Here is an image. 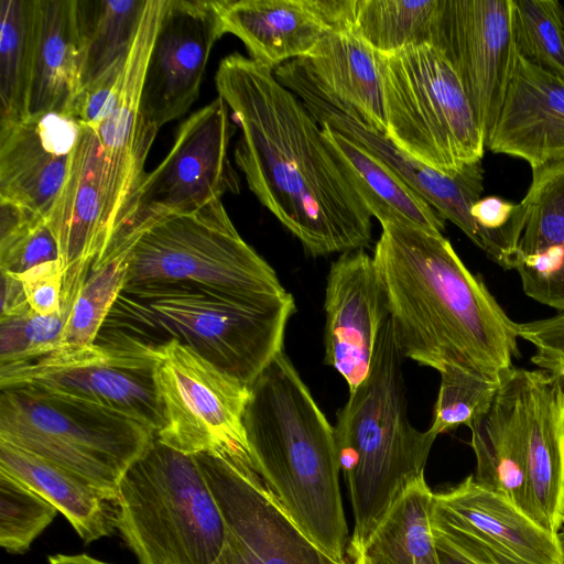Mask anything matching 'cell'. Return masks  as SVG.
<instances>
[{
	"mask_svg": "<svg viewBox=\"0 0 564 564\" xmlns=\"http://www.w3.org/2000/svg\"><path fill=\"white\" fill-rule=\"evenodd\" d=\"M147 1L76 0L80 91L124 65Z\"/></svg>",
	"mask_w": 564,
	"mask_h": 564,
	"instance_id": "obj_31",
	"label": "cell"
},
{
	"mask_svg": "<svg viewBox=\"0 0 564 564\" xmlns=\"http://www.w3.org/2000/svg\"><path fill=\"white\" fill-rule=\"evenodd\" d=\"M59 260L56 236L48 219L36 217L0 237V271L19 274L35 265Z\"/></svg>",
	"mask_w": 564,
	"mask_h": 564,
	"instance_id": "obj_40",
	"label": "cell"
},
{
	"mask_svg": "<svg viewBox=\"0 0 564 564\" xmlns=\"http://www.w3.org/2000/svg\"><path fill=\"white\" fill-rule=\"evenodd\" d=\"M431 517L509 555L533 564H564L560 534H552L473 475L433 492Z\"/></svg>",
	"mask_w": 564,
	"mask_h": 564,
	"instance_id": "obj_25",
	"label": "cell"
},
{
	"mask_svg": "<svg viewBox=\"0 0 564 564\" xmlns=\"http://www.w3.org/2000/svg\"><path fill=\"white\" fill-rule=\"evenodd\" d=\"M381 228L372 258L404 358L500 383L519 356L517 323L443 234Z\"/></svg>",
	"mask_w": 564,
	"mask_h": 564,
	"instance_id": "obj_2",
	"label": "cell"
},
{
	"mask_svg": "<svg viewBox=\"0 0 564 564\" xmlns=\"http://www.w3.org/2000/svg\"><path fill=\"white\" fill-rule=\"evenodd\" d=\"M379 55L386 137L445 173L481 161L486 139L446 56L431 44Z\"/></svg>",
	"mask_w": 564,
	"mask_h": 564,
	"instance_id": "obj_8",
	"label": "cell"
},
{
	"mask_svg": "<svg viewBox=\"0 0 564 564\" xmlns=\"http://www.w3.org/2000/svg\"><path fill=\"white\" fill-rule=\"evenodd\" d=\"M517 53L564 79V7L556 0H513Z\"/></svg>",
	"mask_w": 564,
	"mask_h": 564,
	"instance_id": "obj_35",
	"label": "cell"
},
{
	"mask_svg": "<svg viewBox=\"0 0 564 564\" xmlns=\"http://www.w3.org/2000/svg\"><path fill=\"white\" fill-rule=\"evenodd\" d=\"M127 254L90 270L70 307L58 346L95 343L127 278Z\"/></svg>",
	"mask_w": 564,
	"mask_h": 564,
	"instance_id": "obj_36",
	"label": "cell"
},
{
	"mask_svg": "<svg viewBox=\"0 0 564 564\" xmlns=\"http://www.w3.org/2000/svg\"><path fill=\"white\" fill-rule=\"evenodd\" d=\"M321 128L368 212L380 225L390 223L443 234L445 220L397 174L336 130L326 124Z\"/></svg>",
	"mask_w": 564,
	"mask_h": 564,
	"instance_id": "obj_30",
	"label": "cell"
},
{
	"mask_svg": "<svg viewBox=\"0 0 564 564\" xmlns=\"http://www.w3.org/2000/svg\"><path fill=\"white\" fill-rule=\"evenodd\" d=\"M80 124L48 112L0 126V198L50 219L68 178Z\"/></svg>",
	"mask_w": 564,
	"mask_h": 564,
	"instance_id": "obj_20",
	"label": "cell"
},
{
	"mask_svg": "<svg viewBox=\"0 0 564 564\" xmlns=\"http://www.w3.org/2000/svg\"><path fill=\"white\" fill-rule=\"evenodd\" d=\"M0 470L50 501L85 543L110 536L117 530L118 494L3 441H0Z\"/></svg>",
	"mask_w": 564,
	"mask_h": 564,
	"instance_id": "obj_27",
	"label": "cell"
},
{
	"mask_svg": "<svg viewBox=\"0 0 564 564\" xmlns=\"http://www.w3.org/2000/svg\"><path fill=\"white\" fill-rule=\"evenodd\" d=\"M155 433L119 412L69 398L1 390L0 441L118 494Z\"/></svg>",
	"mask_w": 564,
	"mask_h": 564,
	"instance_id": "obj_9",
	"label": "cell"
},
{
	"mask_svg": "<svg viewBox=\"0 0 564 564\" xmlns=\"http://www.w3.org/2000/svg\"><path fill=\"white\" fill-rule=\"evenodd\" d=\"M106 166L96 132L80 124L67 182L48 219L64 272L62 305L72 306L104 246Z\"/></svg>",
	"mask_w": 564,
	"mask_h": 564,
	"instance_id": "obj_21",
	"label": "cell"
},
{
	"mask_svg": "<svg viewBox=\"0 0 564 564\" xmlns=\"http://www.w3.org/2000/svg\"><path fill=\"white\" fill-rule=\"evenodd\" d=\"M513 0H438L430 44L456 72L486 142L499 116L517 51Z\"/></svg>",
	"mask_w": 564,
	"mask_h": 564,
	"instance_id": "obj_15",
	"label": "cell"
},
{
	"mask_svg": "<svg viewBox=\"0 0 564 564\" xmlns=\"http://www.w3.org/2000/svg\"><path fill=\"white\" fill-rule=\"evenodd\" d=\"M145 350L163 417L156 440L187 455L249 454L243 415L250 387L177 341Z\"/></svg>",
	"mask_w": 564,
	"mask_h": 564,
	"instance_id": "obj_11",
	"label": "cell"
},
{
	"mask_svg": "<svg viewBox=\"0 0 564 564\" xmlns=\"http://www.w3.org/2000/svg\"><path fill=\"white\" fill-rule=\"evenodd\" d=\"M215 82L240 127L235 161L258 200L313 257L368 247L372 216L318 122L273 69L234 53Z\"/></svg>",
	"mask_w": 564,
	"mask_h": 564,
	"instance_id": "obj_1",
	"label": "cell"
},
{
	"mask_svg": "<svg viewBox=\"0 0 564 564\" xmlns=\"http://www.w3.org/2000/svg\"><path fill=\"white\" fill-rule=\"evenodd\" d=\"M243 426L256 469L292 521L333 558L347 561L334 427L283 350L251 384Z\"/></svg>",
	"mask_w": 564,
	"mask_h": 564,
	"instance_id": "obj_3",
	"label": "cell"
},
{
	"mask_svg": "<svg viewBox=\"0 0 564 564\" xmlns=\"http://www.w3.org/2000/svg\"><path fill=\"white\" fill-rule=\"evenodd\" d=\"M273 74L299 97L319 126L330 127L383 163L489 258V239L470 214L471 206L484 193L485 170L481 161L452 173L435 170L400 150L386 134L365 126L344 104L319 86L297 58L281 64L273 69Z\"/></svg>",
	"mask_w": 564,
	"mask_h": 564,
	"instance_id": "obj_14",
	"label": "cell"
},
{
	"mask_svg": "<svg viewBox=\"0 0 564 564\" xmlns=\"http://www.w3.org/2000/svg\"><path fill=\"white\" fill-rule=\"evenodd\" d=\"M441 373V384L429 429L438 436L474 422L490 406L500 383L467 370L448 367Z\"/></svg>",
	"mask_w": 564,
	"mask_h": 564,
	"instance_id": "obj_38",
	"label": "cell"
},
{
	"mask_svg": "<svg viewBox=\"0 0 564 564\" xmlns=\"http://www.w3.org/2000/svg\"><path fill=\"white\" fill-rule=\"evenodd\" d=\"M234 130L228 106L219 96L183 121L169 154L145 173L90 270L127 254L154 225L193 213L226 193H238L239 180L228 158Z\"/></svg>",
	"mask_w": 564,
	"mask_h": 564,
	"instance_id": "obj_10",
	"label": "cell"
},
{
	"mask_svg": "<svg viewBox=\"0 0 564 564\" xmlns=\"http://www.w3.org/2000/svg\"><path fill=\"white\" fill-rule=\"evenodd\" d=\"M430 525L441 564H533L432 518Z\"/></svg>",
	"mask_w": 564,
	"mask_h": 564,
	"instance_id": "obj_41",
	"label": "cell"
},
{
	"mask_svg": "<svg viewBox=\"0 0 564 564\" xmlns=\"http://www.w3.org/2000/svg\"><path fill=\"white\" fill-rule=\"evenodd\" d=\"M326 365L344 377L349 392L368 376L380 330L389 316L373 258L346 251L332 263L326 282Z\"/></svg>",
	"mask_w": 564,
	"mask_h": 564,
	"instance_id": "obj_18",
	"label": "cell"
},
{
	"mask_svg": "<svg viewBox=\"0 0 564 564\" xmlns=\"http://www.w3.org/2000/svg\"><path fill=\"white\" fill-rule=\"evenodd\" d=\"M562 529H563V531H562V533H560V536H561V540H562V543H563V546H564V523H563Z\"/></svg>",
	"mask_w": 564,
	"mask_h": 564,
	"instance_id": "obj_46",
	"label": "cell"
},
{
	"mask_svg": "<svg viewBox=\"0 0 564 564\" xmlns=\"http://www.w3.org/2000/svg\"><path fill=\"white\" fill-rule=\"evenodd\" d=\"M433 491L414 480L391 507L355 564H441L430 525Z\"/></svg>",
	"mask_w": 564,
	"mask_h": 564,
	"instance_id": "obj_32",
	"label": "cell"
},
{
	"mask_svg": "<svg viewBox=\"0 0 564 564\" xmlns=\"http://www.w3.org/2000/svg\"><path fill=\"white\" fill-rule=\"evenodd\" d=\"M76 0H37L29 117L70 115L79 95Z\"/></svg>",
	"mask_w": 564,
	"mask_h": 564,
	"instance_id": "obj_29",
	"label": "cell"
},
{
	"mask_svg": "<svg viewBox=\"0 0 564 564\" xmlns=\"http://www.w3.org/2000/svg\"><path fill=\"white\" fill-rule=\"evenodd\" d=\"M0 126L29 118L37 0H1Z\"/></svg>",
	"mask_w": 564,
	"mask_h": 564,
	"instance_id": "obj_33",
	"label": "cell"
},
{
	"mask_svg": "<svg viewBox=\"0 0 564 564\" xmlns=\"http://www.w3.org/2000/svg\"><path fill=\"white\" fill-rule=\"evenodd\" d=\"M117 531L139 564H214L226 524L194 455L154 437L118 487Z\"/></svg>",
	"mask_w": 564,
	"mask_h": 564,
	"instance_id": "obj_6",
	"label": "cell"
},
{
	"mask_svg": "<svg viewBox=\"0 0 564 564\" xmlns=\"http://www.w3.org/2000/svg\"><path fill=\"white\" fill-rule=\"evenodd\" d=\"M486 148L521 159L531 170L564 159V79L517 53Z\"/></svg>",
	"mask_w": 564,
	"mask_h": 564,
	"instance_id": "obj_22",
	"label": "cell"
},
{
	"mask_svg": "<svg viewBox=\"0 0 564 564\" xmlns=\"http://www.w3.org/2000/svg\"><path fill=\"white\" fill-rule=\"evenodd\" d=\"M127 260L123 288L189 284L250 305L290 294L272 267L241 238L221 198L154 225L133 242Z\"/></svg>",
	"mask_w": 564,
	"mask_h": 564,
	"instance_id": "obj_7",
	"label": "cell"
},
{
	"mask_svg": "<svg viewBox=\"0 0 564 564\" xmlns=\"http://www.w3.org/2000/svg\"><path fill=\"white\" fill-rule=\"evenodd\" d=\"M166 0H148L140 26L116 84L111 106L93 129L100 142L106 166L104 246L145 175L144 164L159 131L150 126L141 110V96L149 57Z\"/></svg>",
	"mask_w": 564,
	"mask_h": 564,
	"instance_id": "obj_16",
	"label": "cell"
},
{
	"mask_svg": "<svg viewBox=\"0 0 564 564\" xmlns=\"http://www.w3.org/2000/svg\"><path fill=\"white\" fill-rule=\"evenodd\" d=\"M57 512L35 490L0 470V546L6 552L25 553Z\"/></svg>",
	"mask_w": 564,
	"mask_h": 564,
	"instance_id": "obj_37",
	"label": "cell"
},
{
	"mask_svg": "<svg viewBox=\"0 0 564 564\" xmlns=\"http://www.w3.org/2000/svg\"><path fill=\"white\" fill-rule=\"evenodd\" d=\"M294 311L291 294L250 305L189 284L123 288L95 344L145 349L174 340L251 387L283 350Z\"/></svg>",
	"mask_w": 564,
	"mask_h": 564,
	"instance_id": "obj_5",
	"label": "cell"
},
{
	"mask_svg": "<svg viewBox=\"0 0 564 564\" xmlns=\"http://www.w3.org/2000/svg\"><path fill=\"white\" fill-rule=\"evenodd\" d=\"M69 313L41 315L32 310L0 319V365L24 361L58 347Z\"/></svg>",
	"mask_w": 564,
	"mask_h": 564,
	"instance_id": "obj_39",
	"label": "cell"
},
{
	"mask_svg": "<svg viewBox=\"0 0 564 564\" xmlns=\"http://www.w3.org/2000/svg\"><path fill=\"white\" fill-rule=\"evenodd\" d=\"M226 524L214 564H355L333 558L292 521L249 454H197Z\"/></svg>",
	"mask_w": 564,
	"mask_h": 564,
	"instance_id": "obj_13",
	"label": "cell"
},
{
	"mask_svg": "<svg viewBox=\"0 0 564 564\" xmlns=\"http://www.w3.org/2000/svg\"><path fill=\"white\" fill-rule=\"evenodd\" d=\"M305 72L365 126L387 132L379 55L351 30L333 32L305 57Z\"/></svg>",
	"mask_w": 564,
	"mask_h": 564,
	"instance_id": "obj_28",
	"label": "cell"
},
{
	"mask_svg": "<svg viewBox=\"0 0 564 564\" xmlns=\"http://www.w3.org/2000/svg\"><path fill=\"white\" fill-rule=\"evenodd\" d=\"M31 311L20 280L12 273L1 271L0 319L21 316Z\"/></svg>",
	"mask_w": 564,
	"mask_h": 564,
	"instance_id": "obj_44",
	"label": "cell"
},
{
	"mask_svg": "<svg viewBox=\"0 0 564 564\" xmlns=\"http://www.w3.org/2000/svg\"><path fill=\"white\" fill-rule=\"evenodd\" d=\"M438 0H355L352 32L380 54L430 44Z\"/></svg>",
	"mask_w": 564,
	"mask_h": 564,
	"instance_id": "obj_34",
	"label": "cell"
},
{
	"mask_svg": "<svg viewBox=\"0 0 564 564\" xmlns=\"http://www.w3.org/2000/svg\"><path fill=\"white\" fill-rule=\"evenodd\" d=\"M514 219L520 239L513 270L524 293L564 311V159L532 170Z\"/></svg>",
	"mask_w": 564,
	"mask_h": 564,
	"instance_id": "obj_23",
	"label": "cell"
},
{
	"mask_svg": "<svg viewBox=\"0 0 564 564\" xmlns=\"http://www.w3.org/2000/svg\"><path fill=\"white\" fill-rule=\"evenodd\" d=\"M48 564H113L95 558L88 554H54L48 556Z\"/></svg>",
	"mask_w": 564,
	"mask_h": 564,
	"instance_id": "obj_45",
	"label": "cell"
},
{
	"mask_svg": "<svg viewBox=\"0 0 564 564\" xmlns=\"http://www.w3.org/2000/svg\"><path fill=\"white\" fill-rule=\"evenodd\" d=\"M14 275L22 283L33 312L41 315L61 313L64 272L59 260L35 265Z\"/></svg>",
	"mask_w": 564,
	"mask_h": 564,
	"instance_id": "obj_43",
	"label": "cell"
},
{
	"mask_svg": "<svg viewBox=\"0 0 564 564\" xmlns=\"http://www.w3.org/2000/svg\"><path fill=\"white\" fill-rule=\"evenodd\" d=\"M527 478L535 521L552 534L564 523V390L543 369L518 368Z\"/></svg>",
	"mask_w": 564,
	"mask_h": 564,
	"instance_id": "obj_24",
	"label": "cell"
},
{
	"mask_svg": "<svg viewBox=\"0 0 564 564\" xmlns=\"http://www.w3.org/2000/svg\"><path fill=\"white\" fill-rule=\"evenodd\" d=\"M225 33L271 69L307 56L333 32L352 30L355 0H217Z\"/></svg>",
	"mask_w": 564,
	"mask_h": 564,
	"instance_id": "obj_19",
	"label": "cell"
},
{
	"mask_svg": "<svg viewBox=\"0 0 564 564\" xmlns=\"http://www.w3.org/2000/svg\"><path fill=\"white\" fill-rule=\"evenodd\" d=\"M403 354L390 316L367 378L338 411L334 426L340 471L349 494L354 529L348 561L360 560L371 535L424 469L436 435L406 416Z\"/></svg>",
	"mask_w": 564,
	"mask_h": 564,
	"instance_id": "obj_4",
	"label": "cell"
},
{
	"mask_svg": "<svg viewBox=\"0 0 564 564\" xmlns=\"http://www.w3.org/2000/svg\"><path fill=\"white\" fill-rule=\"evenodd\" d=\"M225 34L215 1L166 0L149 57L141 110L158 129L195 102L210 51Z\"/></svg>",
	"mask_w": 564,
	"mask_h": 564,
	"instance_id": "obj_17",
	"label": "cell"
},
{
	"mask_svg": "<svg viewBox=\"0 0 564 564\" xmlns=\"http://www.w3.org/2000/svg\"><path fill=\"white\" fill-rule=\"evenodd\" d=\"M519 338L534 347L531 362L553 376L564 390V311L555 315L517 323Z\"/></svg>",
	"mask_w": 564,
	"mask_h": 564,
	"instance_id": "obj_42",
	"label": "cell"
},
{
	"mask_svg": "<svg viewBox=\"0 0 564 564\" xmlns=\"http://www.w3.org/2000/svg\"><path fill=\"white\" fill-rule=\"evenodd\" d=\"M469 430L475 481L535 521L527 478L518 368L505 377L490 406Z\"/></svg>",
	"mask_w": 564,
	"mask_h": 564,
	"instance_id": "obj_26",
	"label": "cell"
},
{
	"mask_svg": "<svg viewBox=\"0 0 564 564\" xmlns=\"http://www.w3.org/2000/svg\"><path fill=\"white\" fill-rule=\"evenodd\" d=\"M150 351L98 344L58 346L0 365V389L69 398L127 415L155 434L163 423Z\"/></svg>",
	"mask_w": 564,
	"mask_h": 564,
	"instance_id": "obj_12",
	"label": "cell"
}]
</instances>
